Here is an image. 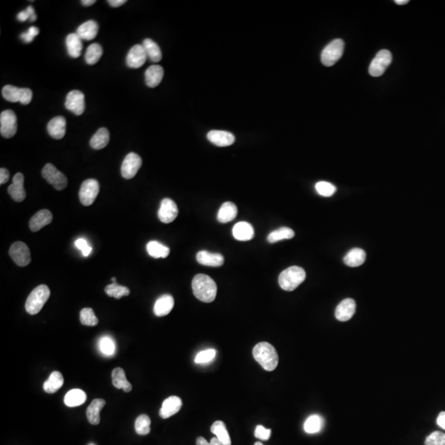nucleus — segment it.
Listing matches in <instances>:
<instances>
[{
	"label": "nucleus",
	"instance_id": "obj_18",
	"mask_svg": "<svg viewBox=\"0 0 445 445\" xmlns=\"http://www.w3.org/2000/svg\"><path fill=\"white\" fill-rule=\"evenodd\" d=\"M53 220L52 213L48 210H41L33 215L29 222V227L32 232H38L45 226L48 225Z\"/></svg>",
	"mask_w": 445,
	"mask_h": 445
},
{
	"label": "nucleus",
	"instance_id": "obj_53",
	"mask_svg": "<svg viewBox=\"0 0 445 445\" xmlns=\"http://www.w3.org/2000/svg\"><path fill=\"white\" fill-rule=\"evenodd\" d=\"M10 177V173L8 172V169L6 168H1L0 169V184L3 185L7 183Z\"/></svg>",
	"mask_w": 445,
	"mask_h": 445
},
{
	"label": "nucleus",
	"instance_id": "obj_43",
	"mask_svg": "<svg viewBox=\"0 0 445 445\" xmlns=\"http://www.w3.org/2000/svg\"><path fill=\"white\" fill-rule=\"evenodd\" d=\"M80 322L84 326H94L98 324V319L90 308H85L80 312Z\"/></svg>",
	"mask_w": 445,
	"mask_h": 445
},
{
	"label": "nucleus",
	"instance_id": "obj_57",
	"mask_svg": "<svg viewBox=\"0 0 445 445\" xmlns=\"http://www.w3.org/2000/svg\"><path fill=\"white\" fill-rule=\"evenodd\" d=\"M407 3H409V0H396L395 1V3H397L398 5H403V4H407Z\"/></svg>",
	"mask_w": 445,
	"mask_h": 445
},
{
	"label": "nucleus",
	"instance_id": "obj_52",
	"mask_svg": "<svg viewBox=\"0 0 445 445\" xmlns=\"http://www.w3.org/2000/svg\"><path fill=\"white\" fill-rule=\"evenodd\" d=\"M196 445H222V442L217 437L212 438L210 442H208L205 438L198 437Z\"/></svg>",
	"mask_w": 445,
	"mask_h": 445
},
{
	"label": "nucleus",
	"instance_id": "obj_34",
	"mask_svg": "<svg viewBox=\"0 0 445 445\" xmlns=\"http://www.w3.org/2000/svg\"><path fill=\"white\" fill-rule=\"evenodd\" d=\"M143 46L146 51L147 56L154 63L159 62L162 60V55L161 49L155 41L151 39L147 38L143 41Z\"/></svg>",
	"mask_w": 445,
	"mask_h": 445
},
{
	"label": "nucleus",
	"instance_id": "obj_31",
	"mask_svg": "<svg viewBox=\"0 0 445 445\" xmlns=\"http://www.w3.org/2000/svg\"><path fill=\"white\" fill-rule=\"evenodd\" d=\"M366 253L360 248H353L344 257V262L350 267H357L364 264Z\"/></svg>",
	"mask_w": 445,
	"mask_h": 445
},
{
	"label": "nucleus",
	"instance_id": "obj_8",
	"mask_svg": "<svg viewBox=\"0 0 445 445\" xmlns=\"http://www.w3.org/2000/svg\"><path fill=\"white\" fill-rule=\"evenodd\" d=\"M17 116L12 110H5L0 115V133L3 138H13L18 130Z\"/></svg>",
	"mask_w": 445,
	"mask_h": 445
},
{
	"label": "nucleus",
	"instance_id": "obj_38",
	"mask_svg": "<svg viewBox=\"0 0 445 445\" xmlns=\"http://www.w3.org/2000/svg\"><path fill=\"white\" fill-rule=\"evenodd\" d=\"M103 53V50L101 45L98 43H93L88 47L85 54V61L88 64L93 65L98 62Z\"/></svg>",
	"mask_w": 445,
	"mask_h": 445
},
{
	"label": "nucleus",
	"instance_id": "obj_33",
	"mask_svg": "<svg viewBox=\"0 0 445 445\" xmlns=\"http://www.w3.org/2000/svg\"><path fill=\"white\" fill-rule=\"evenodd\" d=\"M64 384L63 375L58 371H54L51 373L48 380L44 382L43 389L47 393H55L60 390Z\"/></svg>",
	"mask_w": 445,
	"mask_h": 445
},
{
	"label": "nucleus",
	"instance_id": "obj_56",
	"mask_svg": "<svg viewBox=\"0 0 445 445\" xmlns=\"http://www.w3.org/2000/svg\"><path fill=\"white\" fill-rule=\"evenodd\" d=\"M82 4L84 6H91L94 3H96V1L95 0H83L81 2Z\"/></svg>",
	"mask_w": 445,
	"mask_h": 445
},
{
	"label": "nucleus",
	"instance_id": "obj_11",
	"mask_svg": "<svg viewBox=\"0 0 445 445\" xmlns=\"http://www.w3.org/2000/svg\"><path fill=\"white\" fill-rule=\"evenodd\" d=\"M9 255L18 266H27L30 264L31 253L28 245L23 242H15L9 249Z\"/></svg>",
	"mask_w": 445,
	"mask_h": 445
},
{
	"label": "nucleus",
	"instance_id": "obj_30",
	"mask_svg": "<svg viewBox=\"0 0 445 445\" xmlns=\"http://www.w3.org/2000/svg\"><path fill=\"white\" fill-rule=\"evenodd\" d=\"M238 214V209L233 202L228 201L223 203L218 212L217 219L219 222L226 223L231 222L235 219Z\"/></svg>",
	"mask_w": 445,
	"mask_h": 445
},
{
	"label": "nucleus",
	"instance_id": "obj_46",
	"mask_svg": "<svg viewBox=\"0 0 445 445\" xmlns=\"http://www.w3.org/2000/svg\"><path fill=\"white\" fill-rule=\"evenodd\" d=\"M425 445H445V434L440 431H435L427 436Z\"/></svg>",
	"mask_w": 445,
	"mask_h": 445
},
{
	"label": "nucleus",
	"instance_id": "obj_2",
	"mask_svg": "<svg viewBox=\"0 0 445 445\" xmlns=\"http://www.w3.org/2000/svg\"><path fill=\"white\" fill-rule=\"evenodd\" d=\"M253 357L266 371H273L278 365L279 356L276 350L268 342H260L253 350Z\"/></svg>",
	"mask_w": 445,
	"mask_h": 445
},
{
	"label": "nucleus",
	"instance_id": "obj_44",
	"mask_svg": "<svg viewBox=\"0 0 445 445\" xmlns=\"http://www.w3.org/2000/svg\"><path fill=\"white\" fill-rule=\"evenodd\" d=\"M99 349L102 354L111 356L116 352V345L111 337H104L99 342Z\"/></svg>",
	"mask_w": 445,
	"mask_h": 445
},
{
	"label": "nucleus",
	"instance_id": "obj_4",
	"mask_svg": "<svg viewBox=\"0 0 445 445\" xmlns=\"http://www.w3.org/2000/svg\"><path fill=\"white\" fill-rule=\"evenodd\" d=\"M51 296V290L46 285H41L34 288L26 301V311L35 315L41 311Z\"/></svg>",
	"mask_w": 445,
	"mask_h": 445
},
{
	"label": "nucleus",
	"instance_id": "obj_41",
	"mask_svg": "<svg viewBox=\"0 0 445 445\" xmlns=\"http://www.w3.org/2000/svg\"><path fill=\"white\" fill-rule=\"evenodd\" d=\"M322 425H323L322 418L318 415H313L309 416L304 423V430L308 434H315L321 430Z\"/></svg>",
	"mask_w": 445,
	"mask_h": 445
},
{
	"label": "nucleus",
	"instance_id": "obj_42",
	"mask_svg": "<svg viewBox=\"0 0 445 445\" xmlns=\"http://www.w3.org/2000/svg\"><path fill=\"white\" fill-rule=\"evenodd\" d=\"M151 420L147 415H139L134 423V428L137 434L139 435H146L150 432Z\"/></svg>",
	"mask_w": 445,
	"mask_h": 445
},
{
	"label": "nucleus",
	"instance_id": "obj_32",
	"mask_svg": "<svg viewBox=\"0 0 445 445\" xmlns=\"http://www.w3.org/2000/svg\"><path fill=\"white\" fill-rule=\"evenodd\" d=\"M110 141V134L106 128H100L90 139V145L94 150H102Z\"/></svg>",
	"mask_w": 445,
	"mask_h": 445
},
{
	"label": "nucleus",
	"instance_id": "obj_54",
	"mask_svg": "<svg viewBox=\"0 0 445 445\" xmlns=\"http://www.w3.org/2000/svg\"><path fill=\"white\" fill-rule=\"evenodd\" d=\"M437 424L440 427L445 430V412L440 413L438 415Z\"/></svg>",
	"mask_w": 445,
	"mask_h": 445
},
{
	"label": "nucleus",
	"instance_id": "obj_27",
	"mask_svg": "<svg viewBox=\"0 0 445 445\" xmlns=\"http://www.w3.org/2000/svg\"><path fill=\"white\" fill-rule=\"evenodd\" d=\"M106 405V401L104 399H95L87 409V418L92 425H98L100 423V412L102 410Z\"/></svg>",
	"mask_w": 445,
	"mask_h": 445
},
{
	"label": "nucleus",
	"instance_id": "obj_47",
	"mask_svg": "<svg viewBox=\"0 0 445 445\" xmlns=\"http://www.w3.org/2000/svg\"><path fill=\"white\" fill-rule=\"evenodd\" d=\"M215 355H216V350H205L200 352L196 355L195 362L196 364H205V363H208V362L211 361V360L215 359Z\"/></svg>",
	"mask_w": 445,
	"mask_h": 445
},
{
	"label": "nucleus",
	"instance_id": "obj_45",
	"mask_svg": "<svg viewBox=\"0 0 445 445\" xmlns=\"http://www.w3.org/2000/svg\"><path fill=\"white\" fill-rule=\"evenodd\" d=\"M315 188H316L317 192L318 193L319 195L325 196V197H330L337 191V188L333 184L327 182H318L315 186Z\"/></svg>",
	"mask_w": 445,
	"mask_h": 445
},
{
	"label": "nucleus",
	"instance_id": "obj_49",
	"mask_svg": "<svg viewBox=\"0 0 445 445\" xmlns=\"http://www.w3.org/2000/svg\"><path fill=\"white\" fill-rule=\"evenodd\" d=\"M39 32H40V31L38 28H35V27H31L27 32L21 34V39L26 43H31L35 36L38 35Z\"/></svg>",
	"mask_w": 445,
	"mask_h": 445
},
{
	"label": "nucleus",
	"instance_id": "obj_51",
	"mask_svg": "<svg viewBox=\"0 0 445 445\" xmlns=\"http://www.w3.org/2000/svg\"><path fill=\"white\" fill-rule=\"evenodd\" d=\"M75 246L79 248V250L81 251L84 256H88L91 253L92 248L88 244L87 241L84 238L77 239L75 241Z\"/></svg>",
	"mask_w": 445,
	"mask_h": 445
},
{
	"label": "nucleus",
	"instance_id": "obj_5",
	"mask_svg": "<svg viewBox=\"0 0 445 445\" xmlns=\"http://www.w3.org/2000/svg\"><path fill=\"white\" fill-rule=\"evenodd\" d=\"M344 46V41L342 39H336L330 42L321 52V60L324 65L330 67L337 63L342 58Z\"/></svg>",
	"mask_w": 445,
	"mask_h": 445
},
{
	"label": "nucleus",
	"instance_id": "obj_10",
	"mask_svg": "<svg viewBox=\"0 0 445 445\" xmlns=\"http://www.w3.org/2000/svg\"><path fill=\"white\" fill-rule=\"evenodd\" d=\"M100 191V186L96 180L88 179L84 181L79 190V200L85 206L93 205Z\"/></svg>",
	"mask_w": 445,
	"mask_h": 445
},
{
	"label": "nucleus",
	"instance_id": "obj_13",
	"mask_svg": "<svg viewBox=\"0 0 445 445\" xmlns=\"http://www.w3.org/2000/svg\"><path fill=\"white\" fill-rule=\"evenodd\" d=\"M142 166L141 158L134 153H129L125 158L122 165V177L126 179H131L137 174Z\"/></svg>",
	"mask_w": 445,
	"mask_h": 445
},
{
	"label": "nucleus",
	"instance_id": "obj_36",
	"mask_svg": "<svg viewBox=\"0 0 445 445\" xmlns=\"http://www.w3.org/2000/svg\"><path fill=\"white\" fill-rule=\"evenodd\" d=\"M147 252L152 257L166 258L169 255L170 249L157 241H151L147 244Z\"/></svg>",
	"mask_w": 445,
	"mask_h": 445
},
{
	"label": "nucleus",
	"instance_id": "obj_23",
	"mask_svg": "<svg viewBox=\"0 0 445 445\" xmlns=\"http://www.w3.org/2000/svg\"><path fill=\"white\" fill-rule=\"evenodd\" d=\"M174 307V299L170 294H164L161 296L155 302L154 312L158 317L166 316L170 314Z\"/></svg>",
	"mask_w": 445,
	"mask_h": 445
},
{
	"label": "nucleus",
	"instance_id": "obj_19",
	"mask_svg": "<svg viewBox=\"0 0 445 445\" xmlns=\"http://www.w3.org/2000/svg\"><path fill=\"white\" fill-rule=\"evenodd\" d=\"M207 138L216 146L227 147L235 142V136L232 133L224 130H211L207 134Z\"/></svg>",
	"mask_w": 445,
	"mask_h": 445
},
{
	"label": "nucleus",
	"instance_id": "obj_40",
	"mask_svg": "<svg viewBox=\"0 0 445 445\" xmlns=\"http://www.w3.org/2000/svg\"><path fill=\"white\" fill-rule=\"evenodd\" d=\"M105 292L109 297H113L115 299H120L124 296H128L130 293L129 288L126 286H119L116 282H112L111 285H108L105 288Z\"/></svg>",
	"mask_w": 445,
	"mask_h": 445
},
{
	"label": "nucleus",
	"instance_id": "obj_59",
	"mask_svg": "<svg viewBox=\"0 0 445 445\" xmlns=\"http://www.w3.org/2000/svg\"><path fill=\"white\" fill-rule=\"evenodd\" d=\"M263 445V444H262V443L261 442H256L255 443V445Z\"/></svg>",
	"mask_w": 445,
	"mask_h": 445
},
{
	"label": "nucleus",
	"instance_id": "obj_24",
	"mask_svg": "<svg viewBox=\"0 0 445 445\" xmlns=\"http://www.w3.org/2000/svg\"><path fill=\"white\" fill-rule=\"evenodd\" d=\"M50 135L56 139L64 138L66 133V120L63 117H54L47 126Z\"/></svg>",
	"mask_w": 445,
	"mask_h": 445
},
{
	"label": "nucleus",
	"instance_id": "obj_50",
	"mask_svg": "<svg viewBox=\"0 0 445 445\" xmlns=\"http://www.w3.org/2000/svg\"><path fill=\"white\" fill-rule=\"evenodd\" d=\"M271 430L266 429L262 425H257L255 428V436L259 440H268L271 437Z\"/></svg>",
	"mask_w": 445,
	"mask_h": 445
},
{
	"label": "nucleus",
	"instance_id": "obj_14",
	"mask_svg": "<svg viewBox=\"0 0 445 445\" xmlns=\"http://www.w3.org/2000/svg\"><path fill=\"white\" fill-rule=\"evenodd\" d=\"M178 215L177 205L173 200L169 198H165L162 200L158 216L160 221L164 223L173 222Z\"/></svg>",
	"mask_w": 445,
	"mask_h": 445
},
{
	"label": "nucleus",
	"instance_id": "obj_37",
	"mask_svg": "<svg viewBox=\"0 0 445 445\" xmlns=\"http://www.w3.org/2000/svg\"><path fill=\"white\" fill-rule=\"evenodd\" d=\"M210 430H211V432L216 435V437L222 442V445H231L230 436L227 431L225 424L221 420L215 421L211 426Z\"/></svg>",
	"mask_w": 445,
	"mask_h": 445
},
{
	"label": "nucleus",
	"instance_id": "obj_6",
	"mask_svg": "<svg viewBox=\"0 0 445 445\" xmlns=\"http://www.w3.org/2000/svg\"><path fill=\"white\" fill-rule=\"evenodd\" d=\"M3 98L10 102H21L28 105L32 100V91L29 89H19L13 85H6L2 89Z\"/></svg>",
	"mask_w": 445,
	"mask_h": 445
},
{
	"label": "nucleus",
	"instance_id": "obj_35",
	"mask_svg": "<svg viewBox=\"0 0 445 445\" xmlns=\"http://www.w3.org/2000/svg\"><path fill=\"white\" fill-rule=\"evenodd\" d=\"M87 395L81 389H72L67 392L64 397V403L68 407H74L84 404Z\"/></svg>",
	"mask_w": 445,
	"mask_h": 445
},
{
	"label": "nucleus",
	"instance_id": "obj_15",
	"mask_svg": "<svg viewBox=\"0 0 445 445\" xmlns=\"http://www.w3.org/2000/svg\"><path fill=\"white\" fill-rule=\"evenodd\" d=\"M148 56L143 45L133 46L127 55V64L131 68H139L144 65Z\"/></svg>",
	"mask_w": 445,
	"mask_h": 445
},
{
	"label": "nucleus",
	"instance_id": "obj_58",
	"mask_svg": "<svg viewBox=\"0 0 445 445\" xmlns=\"http://www.w3.org/2000/svg\"><path fill=\"white\" fill-rule=\"evenodd\" d=\"M111 281H112V282H116V281H117V278H116V277H112V278H111Z\"/></svg>",
	"mask_w": 445,
	"mask_h": 445
},
{
	"label": "nucleus",
	"instance_id": "obj_39",
	"mask_svg": "<svg viewBox=\"0 0 445 445\" xmlns=\"http://www.w3.org/2000/svg\"><path fill=\"white\" fill-rule=\"evenodd\" d=\"M294 237V232L291 228L287 227L280 228L277 230L273 231L269 234L267 240L269 243H277L279 241L285 240V239H291Z\"/></svg>",
	"mask_w": 445,
	"mask_h": 445
},
{
	"label": "nucleus",
	"instance_id": "obj_9",
	"mask_svg": "<svg viewBox=\"0 0 445 445\" xmlns=\"http://www.w3.org/2000/svg\"><path fill=\"white\" fill-rule=\"evenodd\" d=\"M392 53L387 50H381L370 64L369 72L373 77H380L383 74L386 68L392 63Z\"/></svg>",
	"mask_w": 445,
	"mask_h": 445
},
{
	"label": "nucleus",
	"instance_id": "obj_28",
	"mask_svg": "<svg viewBox=\"0 0 445 445\" xmlns=\"http://www.w3.org/2000/svg\"><path fill=\"white\" fill-rule=\"evenodd\" d=\"M66 46L69 56L72 58H78L80 56L83 50L82 39L77 33H71L66 37Z\"/></svg>",
	"mask_w": 445,
	"mask_h": 445
},
{
	"label": "nucleus",
	"instance_id": "obj_48",
	"mask_svg": "<svg viewBox=\"0 0 445 445\" xmlns=\"http://www.w3.org/2000/svg\"><path fill=\"white\" fill-rule=\"evenodd\" d=\"M17 18L19 22H26L28 19L31 22H35L37 19V16L35 15L34 8L32 6H29L26 10L22 11L18 13Z\"/></svg>",
	"mask_w": 445,
	"mask_h": 445
},
{
	"label": "nucleus",
	"instance_id": "obj_22",
	"mask_svg": "<svg viewBox=\"0 0 445 445\" xmlns=\"http://www.w3.org/2000/svg\"><path fill=\"white\" fill-rule=\"evenodd\" d=\"M163 74H164V71L161 66L154 64V65L149 67L147 68L145 74H144L147 86L150 87L151 89L159 86L160 83L162 82Z\"/></svg>",
	"mask_w": 445,
	"mask_h": 445
},
{
	"label": "nucleus",
	"instance_id": "obj_60",
	"mask_svg": "<svg viewBox=\"0 0 445 445\" xmlns=\"http://www.w3.org/2000/svg\"><path fill=\"white\" fill-rule=\"evenodd\" d=\"M94 445V444H90V445Z\"/></svg>",
	"mask_w": 445,
	"mask_h": 445
},
{
	"label": "nucleus",
	"instance_id": "obj_26",
	"mask_svg": "<svg viewBox=\"0 0 445 445\" xmlns=\"http://www.w3.org/2000/svg\"><path fill=\"white\" fill-rule=\"evenodd\" d=\"M98 30L97 23L94 20H89L79 26L77 29L76 33L82 40L91 41L96 37Z\"/></svg>",
	"mask_w": 445,
	"mask_h": 445
},
{
	"label": "nucleus",
	"instance_id": "obj_55",
	"mask_svg": "<svg viewBox=\"0 0 445 445\" xmlns=\"http://www.w3.org/2000/svg\"><path fill=\"white\" fill-rule=\"evenodd\" d=\"M107 3H108L111 7L118 8V7H121V6H122L123 4L127 3V0H109V1H107Z\"/></svg>",
	"mask_w": 445,
	"mask_h": 445
},
{
	"label": "nucleus",
	"instance_id": "obj_29",
	"mask_svg": "<svg viewBox=\"0 0 445 445\" xmlns=\"http://www.w3.org/2000/svg\"><path fill=\"white\" fill-rule=\"evenodd\" d=\"M112 383L117 389H123L124 392H129L132 390V385L127 380L124 369L122 368H116L111 373Z\"/></svg>",
	"mask_w": 445,
	"mask_h": 445
},
{
	"label": "nucleus",
	"instance_id": "obj_25",
	"mask_svg": "<svg viewBox=\"0 0 445 445\" xmlns=\"http://www.w3.org/2000/svg\"><path fill=\"white\" fill-rule=\"evenodd\" d=\"M254 228L248 222H238L233 228V235L235 239L242 242L252 240L254 238Z\"/></svg>",
	"mask_w": 445,
	"mask_h": 445
},
{
	"label": "nucleus",
	"instance_id": "obj_16",
	"mask_svg": "<svg viewBox=\"0 0 445 445\" xmlns=\"http://www.w3.org/2000/svg\"><path fill=\"white\" fill-rule=\"evenodd\" d=\"M356 309V304L354 299H346L342 300L335 311L336 318L340 321H349L354 316Z\"/></svg>",
	"mask_w": 445,
	"mask_h": 445
},
{
	"label": "nucleus",
	"instance_id": "obj_12",
	"mask_svg": "<svg viewBox=\"0 0 445 445\" xmlns=\"http://www.w3.org/2000/svg\"><path fill=\"white\" fill-rule=\"evenodd\" d=\"M64 106L67 110L72 111L73 114L80 116L84 113L85 110L84 94L79 90L69 92L66 96Z\"/></svg>",
	"mask_w": 445,
	"mask_h": 445
},
{
	"label": "nucleus",
	"instance_id": "obj_7",
	"mask_svg": "<svg viewBox=\"0 0 445 445\" xmlns=\"http://www.w3.org/2000/svg\"><path fill=\"white\" fill-rule=\"evenodd\" d=\"M41 175L44 179H46L49 184L52 185L56 190H64V189H65L68 185V179L65 177V175L62 173L61 171H59L51 163L46 164L41 171Z\"/></svg>",
	"mask_w": 445,
	"mask_h": 445
},
{
	"label": "nucleus",
	"instance_id": "obj_17",
	"mask_svg": "<svg viewBox=\"0 0 445 445\" xmlns=\"http://www.w3.org/2000/svg\"><path fill=\"white\" fill-rule=\"evenodd\" d=\"M8 191L12 199L17 202H22L25 200L26 191L23 173L18 172L13 177V183L8 187Z\"/></svg>",
	"mask_w": 445,
	"mask_h": 445
},
{
	"label": "nucleus",
	"instance_id": "obj_3",
	"mask_svg": "<svg viewBox=\"0 0 445 445\" xmlns=\"http://www.w3.org/2000/svg\"><path fill=\"white\" fill-rule=\"evenodd\" d=\"M306 278L304 269L299 266H290L281 272L279 276V285L286 291H293L300 286Z\"/></svg>",
	"mask_w": 445,
	"mask_h": 445
},
{
	"label": "nucleus",
	"instance_id": "obj_1",
	"mask_svg": "<svg viewBox=\"0 0 445 445\" xmlns=\"http://www.w3.org/2000/svg\"><path fill=\"white\" fill-rule=\"evenodd\" d=\"M192 290L194 295L204 303H211L217 294V286L211 277L198 274L193 278Z\"/></svg>",
	"mask_w": 445,
	"mask_h": 445
},
{
	"label": "nucleus",
	"instance_id": "obj_20",
	"mask_svg": "<svg viewBox=\"0 0 445 445\" xmlns=\"http://www.w3.org/2000/svg\"><path fill=\"white\" fill-rule=\"evenodd\" d=\"M182 407V401L180 397L172 396L165 400L159 411V415L162 419H167L179 412Z\"/></svg>",
	"mask_w": 445,
	"mask_h": 445
},
{
	"label": "nucleus",
	"instance_id": "obj_21",
	"mask_svg": "<svg viewBox=\"0 0 445 445\" xmlns=\"http://www.w3.org/2000/svg\"><path fill=\"white\" fill-rule=\"evenodd\" d=\"M196 259L199 263L203 266L219 267L223 265L224 259L220 253H213L208 251H200L196 255Z\"/></svg>",
	"mask_w": 445,
	"mask_h": 445
}]
</instances>
